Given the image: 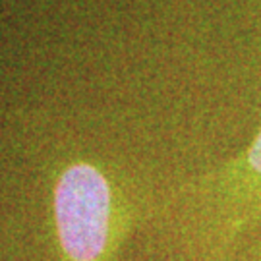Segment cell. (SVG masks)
Returning a JSON list of instances; mask_svg holds the SVG:
<instances>
[{"label":"cell","instance_id":"cell-1","mask_svg":"<svg viewBox=\"0 0 261 261\" xmlns=\"http://www.w3.org/2000/svg\"><path fill=\"white\" fill-rule=\"evenodd\" d=\"M53 215L64 261H112L138 221L136 203L91 163H74L60 174Z\"/></svg>","mask_w":261,"mask_h":261},{"label":"cell","instance_id":"cell-2","mask_svg":"<svg viewBox=\"0 0 261 261\" xmlns=\"http://www.w3.org/2000/svg\"><path fill=\"white\" fill-rule=\"evenodd\" d=\"M196 261H228L236 240L261 221V130L250 145L190 186Z\"/></svg>","mask_w":261,"mask_h":261}]
</instances>
